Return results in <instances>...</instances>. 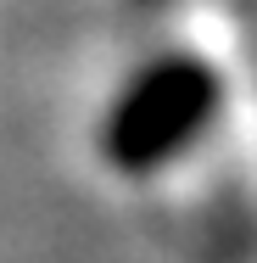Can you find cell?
<instances>
[{
  "mask_svg": "<svg viewBox=\"0 0 257 263\" xmlns=\"http://www.w3.org/2000/svg\"><path fill=\"white\" fill-rule=\"evenodd\" d=\"M218 112H224V73L207 56L196 51L146 56L106 101L101 123H95V157L123 179L162 174L207 140Z\"/></svg>",
  "mask_w": 257,
  "mask_h": 263,
  "instance_id": "obj_1",
  "label": "cell"
}]
</instances>
